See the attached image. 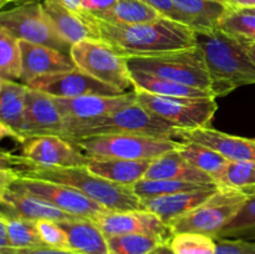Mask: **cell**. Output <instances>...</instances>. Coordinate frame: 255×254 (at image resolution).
<instances>
[{"label":"cell","mask_w":255,"mask_h":254,"mask_svg":"<svg viewBox=\"0 0 255 254\" xmlns=\"http://www.w3.org/2000/svg\"><path fill=\"white\" fill-rule=\"evenodd\" d=\"M248 198L238 213L216 237L227 241H246L255 243V191L248 192Z\"/></svg>","instance_id":"f1b7e54d"},{"label":"cell","mask_w":255,"mask_h":254,"mask_svg":"<svg viewBox=\"0 0 255 254\" xmlns=\"http://www.w3.org/2000/svg\"><path fill=\"white\" fill-rule=\"evenodd\" d=\"M109 238L121 234H143L157 239L159 243L171 242L174 233L157 214L146 209L107 211L94 219Z\"/></svg>","instance_id":"7c38bea8"},{"label":"cell","mask_w":255,"mask_h":254,"mask_svg":"<svg viewBox=\"0 0 255 254\" xmlns=\"http://www.w3.org/2000/svg\"><path fill=\"white\" fill-rule=\"evenodd\" d=\"M22 51L20 40L0 26V80L21 81Z\"/></svg>","instance_id":"4dcf8cb0"},{"label":"cell","mask_w":255,"mask_h":254,"mask_svg":"<svg viewBox=\"0 0 255 254\" xmlns=\"http://www.w3.org/2000/svg\"><path fill=\"white\" fill-rule=\"evenodd\" d=\"M70 55L77 69L99 81L125 94L134 90L127 59L104 40L91 39L79 42L72 46Z\"/></svg>","instance_id":"ba28073f"},{"label":"cell","mask_w":255,"mask_h":254,"mask_svg":"<svg viewBox=\"0 0 255 254\" xmlns=\"http://www.w3.org/2000/svg\"><path fill=\"white\" fill-rule=\"evenodd\" d=\"M159 242L143 234H121L107 238L109 254H148Z\"/></svg>","instance_id":"e575fe53"},{"label":"cell","mask_w":255,"mask_h":254,"mask_svg":"<svg viewBox=\"0 0 255 254\" xmlns=\"http://www.w3.org/2000/svg\"><path fill=\"white\" fill-rule=\"evenodd\" d=\"M0 26L19 40L52 47L66 54L71 52L72 45L59 34L42 2L29 1L4 10L0 14Z\"/></svg>","instance_id":"30bf717a"},{"label":"cell","mask_w":255,"mask_h":254,"mask_svg":"<svg viewBox=\"0 0 255 254\" xmlns=\"http://www.w3.org/2000/svg\"><path fill=\"white\" fill-rule=\"evenodd\" d=\"M174 254H216L217 242L201 233H178L171 239Z\"/></svg>","instance_id":"d590c367"},{"label":"cell","mask_w":255,"mask_h":254,"mask_svg":"<svg viewBox=\"0 0 255 254\" xmlns=\"http://www.w3.org/2000/svg\"><path fill=\"white\" fill-rule=\"evenodd\" d=\"M0 1H1V6H4V5L10 4V2H19V4H24V2L35 1V0H0Z\"/></svg>","instance_id":"bcb514c9"},{"label":"cell","mask_w":255,"mask_h":254,"mask_svg":"<svg viewBox=\"0 0 255 254\" xmlns=\"http://www.w3.org/2000/svg\"><path fill=\"white\" fill-rule=\"evenodd\" d=\"M144 178L173 179L197 184H217L213 177L186 161L177 148L154 158L147 169Z\"/></svg>","instance_id":"44dd1931"},{"label":"cell","mask_w":255,"mask_h":254,"mask_svg":"<svg viewBox=\"0 0 255 254\" xmlns=\"http://www.w3.org/2000/svg\"><path fill=\"white\" fill-rule=\"evenodd\" d=\"M244 44H246V50H247V54H248L249 59H251V61L255 65V41L244 42Z\"/></svg>","instance_id":"f6af8a7d"},{"label":"cell","mask_w":255,"mask_h":254,"mask_svg":"<svg viewBox=\"0 0 255 254\" xmlns=\"http://www.w3.org/2000/svg\"><path fill=\"white\" fill-rule=\"evenodd\" d=\"M219 187L217 184H209L193 191L178 192L167 196L153 197L142 199V207L146 211L157 214L164 223L169 224L173 219L184 216L216 193Z\"/></svg>","instance_id":"ffe728a7"},{"label":"cell","mask_w":255,"mask_h":254,"mask_svg":"<svg viewBox=\"0 0 255 254\" xmlns=\"http://www.w3.org/2000/svg\"><path fill=\"white\" fill-rule=\"evenodd\" d=\"M101 134H137L183 141L182 129L149 112L138 101L122 107L104 119L70 127L65 129L61 137L74 142L85 137Z\"/></svg>","instance_id":"277c9868"},{"label":"cell","mask_w":255,"mask_h":254,"mask_svg":"<svg viewBox=\"0 0 255 254\" xmlns=\"http://www.w3.org/2000/svg\"><path fill=\"white\" fill-rule=\"evenodd\" d=\"M148 254H174V252L171 246V242H164V243L157 244Z\"/></svg>","instance_id":"7bdbcfd3"},{"label":"cell","mask_w":255,"mask_h":254,"mask_svg":"<svg viewBox=\"0 0 255 254\" xmlns=\"http://www.w3.org/2000/svg\"><path fill=\"white\" fill-rule=\"evenodd\" d=\"M228 4L231 5L233 9L244 10V9H254L255 7V0H227Z\"/></svg>","instance_id":"b9f144b4"},{"label":"cell","mask_w":255,"mask_h":254,"mask_svg":"<svg viewBox=\"0 0 255 254\" xmlns=\"http://www.w3.org/2000/svg\"><path fill=\"white\" fill-rule=\"evenodd\" d=\"M0 202L1 214H5L6 217H17L32 222L44 219L65 222L76 218L47 202L20 192L11 191L9 188H0Z\"/></svg>","instance_id":"d6986e66"},{"label":"cell","mask_w":255,"mask_h":254,"mask_svg":"<svg viewBox=\"0 0 255 254\" xmlns=\"http://www.w3.org/2000/svg\"><path fill=\"white\" fill-rule=\"evenodd\" d=\"M1 168H7L17 176L45 179L81 192L109 211L143 209L142 201L134 194L131 186L114 183L92 173L87 166L46 167L35 164L10 152H1Z\"/></svg>","instance_id":"7a4b0ae2"},{"label":"cell","mask_w":255,"mask_h":254,"mask_svg":"<svg viewBox=\"0 0 255 254\" xmlns=\"http://www.w3.org/2000/svg\"><path fill=\"white\" fill-rule=\"evenodd\" d=\"M248 194L243 191L219 187L216 193L184 216L168 224L174 234L201 233L216 238L246 203Z\"/></svg>","instance_id":"52a82bcc"},{"label":"cell","mask_w":255,"mask_h":254,"mask_svg":"<svg viewBox=\"0 0 255 254\" xmlns=\"http://www.w3.org/2000/svg\"><path fill=\"white\" fill-rule=\"evenodd\" d=\"M25 137L62 136L65 122L54 97L27 86L25 95Z\"/></svg>","instance_id":"2e32d148"},{"label":"cell","mask_w":255,"mask_h":254,"mask_svg":"<svg viewBox=\"0 0 255 254\" xmlns=\"http://www.w3.org/2000/svg\"><path fill=\"white\" fill-rule=\"evenodd\" d=\"M0 188H9L39 198L76 218L95 219L109 211L71 187L45 179L17 176L7 168H0Z\"/></svg>","instance_id":"5b68a950"},{"label":"cell","mask_w":255,"mask_h":254,"mask_svg":"<svg viewBox=\"0 0 255 254\" xmlns=\"http://www.w3.org/2000/svg\"><path fill=\"white\" fill-rule=\"evenodd\" d=\"M0 219L6 226L10 248L36 249L46 247L37 231L36 222L17 218V217H6L1 213H0Z\"/></svg>","instance_id":"1f68e13d"},{"label":"cell","mask_w":255,"mask_h":254,"mask_svg":"<svg viewBox=\"0 0 255 254\" xmlns=\"http://www.w3.org/2000/svg\"><path fill=\"white\" fill-rule=\"evenodd\" d=\"M69 238V251L77 254H109L107 237L94 219L59 222Z\"/></svg>","instance_id":"cb8c5ba5"},{"label":"cell","mask_w":255,"mask_h":254,"mask_svg":"<svg viewBox=\"0 0 255 254\" xmlns=\"http://www.w3.org/2000/svg\"><path fill=\"white\" fill-rule=\"evenodd\" d=\"M22 51L21 84L27 85L37 77L77 69L71 55L52 47L20 40Z\"/></svg>","instance_id":"e0dca14e"},{"label":"cell","mask_w":255,"mask_h":254,"mask_svg":"<svg viewBox=\"0 0 255 254\" xmlns=\"http://www.w3.org/2000/svg\"><path fill=\"white\" fill-rule=\"evenodd\" d=\"M42 5L59 34L72 46L85 40L99 39L95 27L81 12L69 9L59 0H42Z\"/></svg>","instance_id":"7402d4cb"},{"label":"cell","mask_w":255,"mask_h":254,"mask_svg":"<svg viewBox=\"0 0 255 254\" xmlns=\"http://www.w3.org/2000/svg\"><path fill=\"white\" fill-rule=\"evenodd\" d=\"M117 0H82L79 12L90 15H99L114 6Z\"/></svg>","instance_id":"ab89813d"},{"label":"cell","mask_w":255,"mask_h":254,"mask_svg":"<svg viewBox=\"0 0 255 254\" xmlns=\"http://www.w3.org/2000/svg\"><path fill=\"white\" fill-rule=\"evenodd\" d=\"M209 184H197L189 183L183 181H173V179H149L142 178L131 188L139 199H148L153 197L167 196V194H174L178 192L193 191V189L203 188Z\"/></svg>","instance_id":"d6a6232c"},{"label":"cell","mask_w":255,"mask_h":254,"mask_svg":"<svg viewBox=\"0 0 255 254\" xmlns=\"http://www.w3.org/2000/svg\"><path fill=\"white\" fill-rule=\"evenodd\" d=\"M152 161L153 159L136 161V159L89 157L86 166L92 173L107 181L124 186H132L139 179L144 178Z\"/></svg>","instance_id":"603a6c76"},{"label":"cell","mask_w":255,"mask_h":254,"mask_svg":"<svg viewBox=\"0 0 255 254\" xmlns=\"http://www.w3.org/2000/svg\"><path fill=\"white\" fill-rule=\"evenodd\" d=\"M243 11H246V12H251V14H254V15H255V7H254V9H244Z\"/></svg>","instance_id":"7dc6e473"},{"label":"cell","mask_w":255,"mask_h":254,"mask_svg":"<svg viewBox=\"0 0 255 254\" xmlns=\"http://www.w3.org/2000/svg\"><path fill=\"white\" fill-rule=\"evenodd\" d=\"M141 1L146 2L149 6L154 7L162 16L168 17V19L176 20V21L182 22V24L188 25L186 16L177 9L176 5H174V2L172 1V0H141Z\"/></svg>","instance_id":"f35d334b"},{"label":"cell","mask_w":255,"mask_h":254,"mask_svg":"<svg viewBox=\"0 0 255 254\" xmlns=\"http://www.w3.org/2000/svg\"><path fill=\"white\" fill-rule=\"evenodd\" d=\"M26 86L60 99H75V97L91 96V95L120 96L125 94L115 87L99 81L80 69L45 75L35 79Z\"/></svg>","instance_id":"4fadbf2b"},{"label":"cell","mask_w":255,"mask_h":254,"mask_svg":"<svg viewBox=\"0 0 255 254\" xmlns=\"http://www.w3.org/2000/svg\"><path fill=\"white\" fill-rule=\"evenodd\" d=\"M196 39L213 80L214 96H226L238 87L255 84V65L242 40L219 27L211 31H196Z\"/></svg>","instance_id":"3957f363"},{"label":"cell","mask_w":255,"mask_h":254,"mask_svg":"<svg viewBox=\"0 0 255 254\" xmlns=\"http://www.w3.org/2000/svg\"><path fill=\"white\" fill-rule=\"evenodd\" d=\"M81 14L95 27L99 39L126 59L157 56L197 46L196 31L168 17L136 25H112L92 15Z\"/></svg>","instance_id":"6da1fadb"},{"label":"cell","mask_w":255,"mask_h":254,"mask_svg":"<svg viewBox=\"0 0 255 254\" xmlns=\"http://www.w3.org/2000/svg\"><path fill=\"white\" fill-rule=\"evenodd\" d=\"M27 86L20 81L0 80V125L25 138V95Z\"/></svg>","instance_id":"484cf974"},{"label":"cell","mask_w":255,"mask_h":254,"mask_svg":"<svg viewBox=\"0 0 255 254\" xmlns=\"http://www.w3.org/2000/svg\"><path fill=\"white\" fill-rule=\"evenodd\" d=\"M132 82L136 91L147 92L157 96L174 97H216L211 91L198 87L187 86L171 80L162 79L143 71L131 70Z\"/></svg>","instance_id":"4316f807"},{"label":"cell","mask_w":255,"mask_h":254,"mask_svg":"<svg viewBox=\"0 0 255 254\" xmlns=\"http://www.w3.org/2000/svg\"><path fill=\"white\" fill-rule=\"evenodd\" d=\"M59 1L61 2V4H64L66 7H69V9L79 12L82 0H59Z\"/></svg>","instance_id":"ee69618b"},{"label":"cell","mask_w":255,"mask_h":254,"mask_svg":"<svg viewBox=\"0 0 255 254\" xmlns=\"http://www.w3.org/2000/svg\"><path fill=\"white\" fill-rule=\"evenodd\" d=\"M177 151L186 161H188L189 163L193 164L201 171L206 172L213 178H216L223 171L224 167L229 162L214 149L203 146V144L196 143V142L182 141L177 147Z\"/></svg>","instance_id":"f546056e"},{"label":"cell","mask_w":255,"mask_h":254,"mask_svg":"<svg viewBox=\"0 0 255 254\" xmlns=\"http://www.w3.org/2000/svg\"><path fill=\"white\" fill-rule=\"evenodd\" d=\"M137 101L149 112L182 131L209 126L218 105L216 97L157 96L136 91Z\"/></svg>","instance_id":"8fae6325"},{"label":"cell","mask_w":255,"mask_h":254,"mask_svg":"<svg viewBox=\"0 0 255 254\" xmlns=\"http://www.w3.org/2000/svg\"><path fill=\"white\" fill-rule=\"evenodd\" d=\"M129 70H137L213 94V80L198 46L149 57L127 59ZM214 95V94H213Z\"/></svg>","instance_id":"8992f818"},{"label":"cell","mask_w":255,"mask_h":254,"mask_svg":"<svg viewBox=\"0 0 255 254\" xmlns=\"http://www.w3.org/2000/svg\"><path fill=\"white\" fill-rule=\"evenodd\" d=\"M183 141L209 147L231 162H255V138L233 136L207 126L183 131Z\"/></svg>","instance_id":"ac0fdd59"},{"label":"cell","mask_w":255,"mask_h":254,"mask_svg":"<svg viewBox=\"0 0 255 254\" xmlns=\"http://www.w3.org/2000/svg\"><path fill=\"white\" fill-rule=\"evenodd\" d=\"M92 16L112 25H136L154 21L162 15L141 0H117L109 10Z\"/></svg>","instance_id":"83f0119b"},{"label":"cell","mask_w":255,"mask_h":254,"mask_svg":"<svg viewBox=\"0 0 255 254\" xmlns=\"http://www.w3.org/2000/svg\"><path fill=\"white\" fill-rule=\"evenodd\" d=\"M21 146V156L40 166L79 167L86 166L89 161V157L74 142L56 134L29 137Z\"/></svg>","instance_id":"9a60e30c"},{"label":"cell","mask_w":255,"mask_h":254,"mask_svg":"<svg viewBox=\"0 0 255 254\" xmlns=\"http://www.w3.org/2000/svg\"><path fill=\"white\" fill-rule=\"evenodd\" d=\"M219 29L244 42L255 41V15L231 7L222 17Z\"/></svg>","instance_id":"836d02e7"},{"label":"cell","mask_w":255,"mask_h":254,"mask_svg":"<svg viewBox=\"0 0 255 254\" xmlns=\"http://www.w3.org/2000/svg\"><path fill=\"white\" fill-rule=\"evenodd\" d=\"M36 227L42 242L47 248L67 249L69 251V238L59 222L44 219V221L36 222Z\"/></svg>","instance_id":"8d00e7d4"},{"label":"cell","mask_w":255,"mask_h":254,"mask_svg":"<svg viewBox=\"0 0 255 254\" xmlns=\"http://www.w3.org/2000/svg\"><path fill=\"white\" fill-rule=\"evenodd\" d=\"M6 254H77L67 249H55V248H36V249H11V252Z\"/></svg>","instance_id":"60d3db41"},{"label":"cell","mask_w":255,"mask_h":254,"mask_svg":"<svg viewBox=\"0 0 255 254\" xmlns=\"http://www.w3.org/2000/svg\"><path fill=\"white\" fill-rule=\"evenodd\" d=\"M177 9L186 16L194 31L204 32L218 29L222 17L231 5L227 0H172Z\"/></svg>","instance_id":"d4e9b609"},{"label":"cell","mask_w":255,"mask_h":254,"mask_svg":"<svg viewBox=\"0 0 255 254\" xmlns=\"http://www.w3.org/2000/svg\"><path fill=\"white\" fill-rule=\"evenodd\" d=\"M216 254H255L254 242L217 239Z\"/></svg>","instance_id":"74e56055"},{"label":"cell","mask_w":255,"mask_h":254,"mask_svg":"<svg viewBox=\"0 0 255 254\" xmlns=\"http://www.w3.org/2000/svg\"><path fill=\"white\" fill-rule=\"evenodd\" d=\"M181 142V139L156 138L137 134H101L85 137L74 141V143L87 157L144 161L154 159L173 151Z\"/></svg>","instance_id":"9c48e42d"},{"label":"cell","mask_w":255,"mask_h":254,"mask_svg":"<svg viewBox=\"0 0 255 254\" xmlns=\"http://www.w3.org/2000/svg\"><path fill=\"white\" fill-rule=\"evenodd\" d=\"M54 100L64 117L65 132V129L70 127L92 121V120L104 119L111 115L112 112L133 104L137 101V92L136 90H133L120 96L91 95V96L75 97V99L54 97Z\"/></svg>","instance_id":"5bb4252c"}]
</instances>
